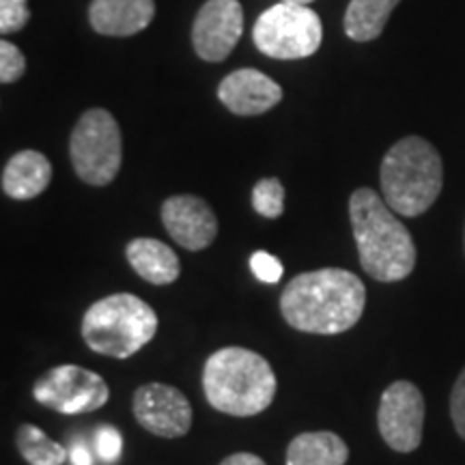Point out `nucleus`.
Returning <instances> with one entry per match:
<instances>
[{
  "label": "nucleus",
  "instance_id": "dca6fc26",
  "mask_svg": "<svg viewBox=\"0 0 465 465\" xmlns=\"http://www.w3.org/2000/svg\"><path fill=\"white\" fill-rule=\"evenodd\" d=\"M125 257L138 276L151 284H171L182 274V263L171 246L153 237H136L125 246Z\"/></svg>",
  "mask_w": 465,
  "mask_h": 465
},
{
  "label": "nucleus",
  "instance_id": "f3484780",
  "mask_svg": "<svg viewBox=\"0 0 465 465\" xmlns=\"http://www.w3.org/2000/svg\"><path fill=\"white\" fill-rule=\"evenodd\" d=\"M349 449L332 431H308L291 440L287 465H345Z\"/></svg>",
  "mask_w": 465,
  "mask_h": 465
},
{
  "label": "nucleus",
  "instance_id": "7ed1b4c3",
  "mask_svg": "<svg viewBox=\"0 0 465 465\" xmlns=\"http://www.w3.org/2000/svg\"><path fill=\"white\" fill-rule=\"evenodd\" d=\"M276 388L272 364L246 347L218 349L203 369V391L209 405L229 416L261 414L274 401Z\"/></svg>",
  "mask_w": 465,
  "mask_h": 465
},
{
  "label": "nucleus",
  "instance_id": "423d86ee",
  "mask_svg": "<svg viewBox=\"0 0 465 465\" xmlns=\"http://www.w3.org/2000/svg\"><path fill=\"white\" fill-rule=\"evenodd\" d=\"M69 153L84 183L102 188L114 182L124 162V138L114 116L104 108L86 110L72 132Z\"/></svg>",
  "mask_w": 465,
  "mask_h": 465
},
{
  "label": "nucleus",
  "instance_id": "4be33fe9",
  "mask_svg": "<svg viewBox=\"0 0 465 465\" xmlns=\"http://www.w3.org/2000/svg\"><path fill=\"white\" fill-rule=\"evenodd\" d=\"M31 20L28 0H0V33L11 35L22 31Z\"/></svg>",
  "mask_w": 465,
  "mask_h": 465
},
{
  "label": "nucleus",
  "instance_id": "6e6552de",
  "mask_svg": "<svg viewBox=\"0 0 465 465\" xmlns=\"http://www.w3.org/2000/svg\"><path fill=\"white\" fill-rule=\"evenodd\" d=\"M33 397L58 414H89L108 403L110 388L102 375L78 364H61L35 381Z\"/></svg>",
  "mask_w": 465,
  "mask_h": 465
},
{
  "label": "nucleus",
  "instance_id": "aec40b11",
  "mask_svg": "<svg viewBox=\"0 0 465 465\" xmlns=\"http://www.w3.org/2000/svg\"><path fill=\"white\" fill-rule=\"evenodd\" d=\"M252 207L259 216L276 220L284 212V188L276 177H265L254 183Z\"/></svg>",
  "mask_w": 465,
  "mask_h": 465
},
{
  "label": "nucleus",
  "instance_id": "1a4fd4ad",
  "mask_svg": "<svg viewBox=\"0 0 465 465\" xmlns=\"http://www.w3.org/2000/svg\"><path fill=\"white\" fill-rule=\"evenodd\" d=\"M383 441L397 452H414L422 441L424 399L411 381H394L386 388L377 411Z\"/></svg>",
  "mask_w": 465,
  "mask_h": 465
},
{
  "label": "nucleus",
  "instance_id": "4468645a",
  "mask_svg": "<svg viewBox=\"0 0 465 465\" xmlns=\"http://www.w3.org/2000/svg\"><path fill=\"white\" fill-rule=\"evenodd\" d=\"M155 15L153 0H91L93 31L106 37H132L144 31Z\"/></svg>",
  "mask_w": 465,
  "mask_h": 465
},
{
  "label": "nucleus",
  "instance_id": "6ab92c4d",
  "mask_svg": "<svg viewBox=\"0 0 465 465\" xmlns=\"http://www.w3.org/2000/svg\"><path fill=\"white\" fill-rule=\"evenodd\" d=\"M15 444L28 465H63L67 459V450L58 441L50 440L42 429L28 422L17 429Z\"/></svg>",
  "mask_w": 465,
  "mask_h": 465
},
{
  "label": "nucleus",
  "instance_id": "f03ea898",
  "mask_svg": "<svg viewBox=\"0 0 465 465\" xmlns=\"http://www.w3.org/2000/svg\"><path fill=\"white\" fill-rule=\"evenodd\" d=\"M349 220L360 265L371 278L399 282L414 272V240L383 196L371 188H358L349 196Z\"/></svg>",
  "mask_w": 465,
  "mask_h": 465
},
{
  "label": "nucleus",
  "instance_id": "0eeeda50",
  "mask_svg": "<svg viewBox=\"0 0 465 465\" xmlns=\"http://www.w3.org/2000/svg\"><path fill=\"white\" fill-rule=\"evenodd\" d=\"M252 39L259 52L278 61L312 56L323 42L322 17L308 5L281 0L259 15Z\"/></svg>",
  "mask_w": 465,
  "mask_h": 465
},
{
  "label": "nucleus",
  "instance_id": "2eb2a0df",
  "mask_svg": "<svg viewBox=\"0 0 465 465\" xmlns=\"http://www.w3.org/2000/svg\"><path fill=\"white\" fill-rule=\"evenodd\" d=\"M52 182V164L39 151L26 149L15 153L3 171V192L9 199L31 201L44 194Z\"/></svg>",
  "mask_w": 465,
  "mask_h": 465
},
{
  "label": "nucleus",
  "instance_id": "5701e85b",
  "mask_svg": "<svg viewBox=\"0 0 465 465\" xmlns=\"http://www.w3.org/2000/svg\"><path fill=\"white\" fill-rule=\"evenodd\" d=\"M121 450H124V438L110 424H102L95 431V452L104 463L119 461Z\"/></svg>",
  "mask_w": 465,
  "mask_h": 465
},
{
  "label": "nucleus",
  "instance_id": "9b49d317",
  "mask_svg": "<svg viewBox=\"0 0 465 465\" xmlns=\"http://www.w3.org/2000/svg\"><path fill=\"white\" fill-rule=\"evenodd\" d=\"M243 33L240 0H207L192 26L196 54L207 63H220L231 54Z\"/></svg>",
  "mask_w": 465,
  "mask_h": 465
},
{
  "label": "nucleus",
  "instance_id": "ddd939ff",
  "mask_svg": "<svg viewBox=\"0 0 465 465\" xmlns=\"http://www.w3.org/2000/svg\"><path fill=\"white\" fill-rule=\"evenodd\" d=\"M218 100L232 114L257 116L272 110L282 100V89L276 80L259 69H237L218 86Z\"/></svg>",
  "mask_w": 465,
  "mask_h": 465
},
{
  "label": "nucleus",
  "instance_id": "b1692460",
  "mask_svg": "<svg viewBox=\"0 0 465 465\" xmlns=\"http://www.w3.org/2000/svg\"><path fill=\"white\" fill-rule=\"evenodd\" d=\"M250 270H252V274L257 276L261 282L276 284L282 278L284 267L274 254L265 252V250H257V252L250 257Z\"/></svg>",
  "mask_w": 465,
  "mask_h": 465
},
{
  "label": "nucleus",
  "instance_id": "20e7f679",
  "mask_svg": "<svg viewBox=\"0 0 465 465\" xmlns=\"http://www.w3.org/2000/svg\"><path fill=\"white\" fill-rule=\"evenodd\" d=\"M381 194L399 216L416 218L438 201L444 166L438 149L420 136H405L383 155Z\"/></svg>",
  "mask_w": 465,
  "mask_h": 465
},
{
  "label": "nucleus",
  "instance_id": "393cba45",
  "mask_svg": "<svg viewBox=\"0 0 465 465\" xmlns=\"http://www.w3.org/2000/svg\"><path fill=\"white\" fill-rule=\"evenodd\" d=\"M450 416L457 433L461 435V440H465V369L461 371V375L457 377L455 386H452Z\"/></svg>",
  "mask_w": 465,
  "mask_h": 465
},
{
  "label": "nucleus",
  "instance_id": "cd10ccee",
  "mask_svg": "<svg viewBox=\"0 0 465 465\" xmlns=\"http://www.w3.org/2000/svg\"><path fill=\"white\" fill-rule=\"evenodd\" d=\"M284 3H295V5H311L312 0H284Z\"/></svg>",
  "mask_w": 465,
  "mask_h": 465
},
{
  "label": "nucleus",
  "instance_id": "f257e3e1",
  "mask_svg": "<svg viewBox=\"0 0 465 465\" xmlns=\"http://www.w3.org/2000/svg\"><path fill=\"white\" fill-rule=\"evenodd\" d=\"M364 306V282L341 267L298 274L287 282L281 295L284 322L306 334L347 332L360 322Z\"/></svg>",
  "mask_w": 465,
  "mask_h": 465
},
{
  "label": "nucleus",
  "instance_id": "bb28decb",
  "mask_svg": "<svg viewBox=\"0 0 465 465\" xmlns=\"http://www.w3.org/2000/svg\"><path fill=\"white\" fill-rule=\"evenodd\" d=\"M69 459L74 465H93V457L84 444H74V449L69 450Z\"/></svg>",
  "mask_w": 465,
  "mask_h": 465
},
{
  "label": "nucleus",
  "instance_id": "a878e982",
  "mask_svg": "<svg viewBox=\"0 0 465 465\" xmlns=\"http://www.w3.org/2000/svg\"><path fill=\"white\" fill-rule=\"evenodd\" d=\"M220 465H267L263 459L252 455V452H235V455L223 459Z\"/></svg>",
  "mask_w": 465,
  "mask_h": 465
},
{
  "label": "nucleus",
  "instance_id": "f8f14e48",
  "mask_svg": "<svg viewBox=\"0 0 465 465\" xmlns=\"http://www.w3.org/2000/svg\"><path fill=\"white\" fill-rule=\"evenodd\" d=\"M162 223L168 235L185 250H205L218 235V218L207 201L192 194H174L162 205Z\"/></svg>",
  "mask_w": 465,
  "mask_h": 465
},
{
  "label": "nucleus",
  "instance_id": "9d476101",
  "mask_svg": "<svg viewBox=\"0 0 465 465\" xmlns=\"http://www.w3.org/2000/svg\"><path fill=\"white\" fill-rule=\"evenodd\" d=\"M132 407L138 424L158 438H182L192 427L188 397L168 383H144L134 392Z\"/></svg>",
  "mask_w": 465,
  "mask_h": 465
},
{
  "label": "nucleus",
  "instance_id": "a211bd4d",
  "mask_svg": "<svg viewBox=\"0 0 465 465\" xmlns=\"http://www.w3.org/2000/svg\"><path fill=\"white\" fill-rule=\"evenodd\" d=\"M401 0H351L345 11V33L353 42H373L380 37Z\"/></svg>",
  "mask_w": 465,
  "mask_h": 465
},
{
  "label": "nucleus",
  "instance_id": "412c9836",
  "mask_svg": "<svg viewBox=\"0 0 465 465\" xmlns=\"http://www.w3.org/2000/svg\"><path fill=\"white\" fill-rule=\"evenodd\" d=\"M26 72V58L9 39L0 42V83L14 84Z\"/></svg>",
  "mask_w": 465,
  "mask_h": 465
},
{
  "label": "nucleus",
  "instance_id": "39448f33",
  "mask_svg": "<svg viewBox=\"0 0 465 465\" xmlns=\"http://www.w3.org/2000/svg\"><path fill=\"white\" fill-rule=\"evenodd\" d=\"M158 315L147 302L132 293L106 295L83 317V339L102 356L125 360L153 341Z\"/></svg>",
  "mask_w": 465,
  "mask_h": 465
}]
</instances>
